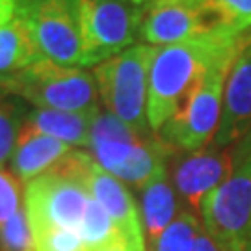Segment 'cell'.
Wrapping results in <instances>:
<instances>
[{
    "instance_id": "30bf717a",
    "label": "cell",
    "mask_w": 251,
    "mask_h": 251,
    "mask_svg": "<svg viewBox=\"0 0 251 251\" xmlns=\"http://www.w3.org/2000/svg\"><path fill=\"white\" fill-rule=\"evenodd\" d=\"M52 170L80 179L86 184L91 198L112 218L114 225L119 229V233L126 242L145 248L144 229L134 198L125 188V184L112 173L102 170L93 156L82 151H71Z\"/></svg>"
},
{
    "instance_id": "ffe728a7",
    "label": "cell",
    "mask_w": 251,
    "mask_h": 251,
    "mask_svg": "<svg viewBox=\"0 0 251 251\" xmlns=\"http://www.w3.org/2000/svg\"><path fill=\"white\" fill-rule=\"evenodd\" d=\"M201 225L192 212H180L151 244V251H192L201 234Z\"/></svg>"
},
{
    "instance_id": "4fadbf2b",
    "label": "cell",
    "mask_w": 251,
    "mask_h": 251,
    "mask_svg": "<svg viewBox=\"0 0 251 251\" xmlns=\"http://www.w3.org/2000/svg\"><path fill=\"white\" fill-rule=\"evenodd\" d=\"M233 170V152L210 145L182 158L175 168L173 180L188 206L199 210L201 201L229 179Z\"/></svg>"
},
{
    "instance_id": "484cf974",
    "label": "cell",
    "mask_w": 251,
    "mask_h": 251,
    "mask_svg": "<svg viewBox=\"0 0 251 251\" xmlns=\"http://www.w3.org/2000/svg\"><path fill=\"white\" fill-rule=\"evenodd\" d=\"M19 8H21V0H0V26L15 17Z\"/></svg>"
},
{
    "instance_id": "5bb4252c",
    "label": "cell",
    "mask_w": 251,
    "mask_h": 251,
    "mask_svg": "<svg viewBox=\"0 0 251 251\" xmlns=\"http://www.w3.org/2000/svg\"><path fill=\"white\" fill-rule=\"evenodd\" d=\"M69 152H71V145L36 130L25 117L9 164L15 177L28 184L30 180L37 179L39 175L52 170Z\"/></svg>"
},
{
    "instance_id": "6da1fadb",
    "label": "cell",
    "mask_w": 251,
    "mask_h": 251,
    "mask_svg": "<svg viewBox=\"0 0 251 251\" xmlns=\"http://www.w3.org/2000/svg\"><path fill=\"white\" fill-rule=\"evenodd\" d=\"M251 37L208 36L179 45L156 47L149 69L147 119L158 132L188 102L205 71L222 58H238Z\"/></svg>"
},
{
    "instance_id": "7a4b0ae2",
    "label": "cell",
    "mask_w": 251,
    "mask_h": 251,
    "mask_svg": "<svg viewBox=\"0 0 251 251\" xmlns=\"http://www.w3.org/2000/svg\"><path fill=\"white\" fill-rule=\"evenodd\" d=\"M90 147L102 170L140 190L166 173L171 151L160 138L136 132L110 112H99L93 119Z\"/></svg>"
},
{
    "instance_id": "603a6c76",
    "label": "cell",
    "mask_w": 251,
    "mask_h": 251,
    "mask_svg": "<svg viewBox=\"0 0 251 251\" xmlns=\"http://www.w3.org/2000/svg\"><path fill=\"white\" fill-rule=\"evenodd\" d=\"M32 236L36 251H86L80 233L73 229H39L32 231Z\"/></svg>"
},
{
    "instance_id": "8992f818",
    "label": "cell",
    "mask_w": 251,
    "mask_h": 251,
    "mask_svg": "<svg viewBox=\"0 0 251 251\" xmlns=\"http://www.w3.org/2000/svg\"><path fill=\"white\" fill-rule=\"evenodd\" d=\"M144 9L134 0H78L82 65L100 63L132 47L140 36Z\"/></svg>"
},
{
    "instance_id": "8fae6325",
    "label": "cell",
    "mask_w": 251,
    "mask_h": 251,
    "mask_svg": "<svg viewBox=\"0 0 251 251\" xmlns=\"http://www.w3.org/2000/svg\"><path fill=\"white\" fill-rule=\"evenodd\" d=\"M216 36L199 0H152L145 4L140 39L145 45L168 47Z\"/></svg>"
},
{
    "instance_id": "44dd1931",
    "label": "cell",
    "mask_w": 251,
    "mask_h": 251,
    "mask_svg": "<svg viewBox=\"0 0 251 251\" xmlns=\"http://www.w3.org/2000/svg\"><path fill=\"white\" fill-rule=\"evenodd\" d=\"M25 117L19 104L0 99V168L11 160Z\"/></svg>"
},
{
    "instance_id": "4dcf8cb0",
    "label": "cell",
    "mask_w": 251,
    "mask_h": 251,
    "mask_svg": "<svg viewBox=\"0 0 251 251\" xmlns=\"http://www.w3.org/2000/svg\"><path fill=\"white\" fill-rule=\"evenodd\" d=\"M250 45H251V43H250Z\"/></svg>"
},
{
    "instance_id": "7c38bea8",
    "label": "cell",
    "mask_w": 251,
    "mask_h": 251,
    "mask_svg": "<svg viewBox=\"0 0 251 251\" xmlns=\"http://www.w3.org/2000/svg\"><path fill=\"white\" fill-rule=\"evenodd\" d=\"M251 130V45H248L229 69L224 90L220 125L212 147L225 149L238 144Z\"/></svg>"
},
{
    "instance_id": "9a60e30c",
    "label": "cell",
    "mask_w": 251,
    "mask_h": 251,
    "mask_svg": "<svg viewBox=\"0 0 251 251\" xmlns=\"http://www.w3.org/2000/svg\"><path fill=\"white\" fill-rule=\"evenodd\" d=\"M41 58L26 19L15 15L0 26V86Z\"/></svg>"
},
{
    "instance_id": "277c9868",
    "label": "cell",
    "mask_w": 251,
    "mask_h": 251,
    "mask_svg": "<svg viewBox=\"0 0 251 251\" xmlns=\"http://www.w3.org/2000/svg\"><path fill=\"white\" fill-rule=\"evenodd\" d=\"M0 90L19 95L37 108L99 112V91L93 75L80 67L58 65L43 56L0 86Z\"/></svg>"
},
{
    "instance_id": "f1b7e54d",
    "label": "cell",
    "mask_w": 251,
    "mask_h": 251,
    "mask_svg": "<svg viewBox=\"0 0 251 251\" xmlns=\"http://www.w3.org/2000/svg\"><path fill=\"white\" fill-rule=\"evenodd\" d=\"M234 251H251V238H248L246 242H242Z\"/></svg>"
},
{
    "instance_id": "ac0fdd59",
    "label": "cell",
    "mask_w": 251,
    "mask_h": 251,
    "mask_svg": "<svg viewBox=\"0 0 251 251\" xmlns=\"http://www.w3.org/2000/svg\"><path fill=\"white\" fill-rule=\"evenodd\" d=\"M216 36L251 37V0H199Z\"/></svg>"
},
{
    "instance_id": "2e32d148",
    "label": "cell",
    "mask_w": 251,
    "mask_h": 251,
    "mask_svg": "<svg viewBox=\"0 0 251 251\" xmlns=\"http://www.w3.org/2000/svg\"><path fill=\"white\" fill-rule=\"evenodd\" d=\"M99 112H63L50 108H37L26 114V121L36 130L52 136L67 145L90 147L91 126Z\"/></svg>"
},
{
    "instance_id": "f546056e",
    "label": "cell",
    "mask_w": 251,
    "mask_h": 251,
    "mask_svg": "<svg viewBox=\"0 0 251 251\" xmlns=\"http://www.w3.org/2000/svg\"><path fill=\"white\" fill-rule=\"evenodd\" d=\"M134 2H138V4H149V2H152V0H134Z\"/></svg>"
},
{
    "instance_id": "4316f807",
    "label": "cell",
    "mask_w": 251,
    "mask_h": 251,
    "mask_svg": "<svg viewBox=\"0 0 251 251\" xmlns=\"http://www.w3.org/2000/svg\"><path fill=\"white\" fill-rule=\"evenodd\" d=\"M192 251H224V248L216 242L206 231H201V234L198 236V240L194 244V250Z\"/></svg>"
},
{
    "instance_id": "7402d4cb",
    "label": "cell",
    "mask_w": 251,
    "mask_h": 251,
    "mask_svg": "<svg viewBox=\"0 0 251 251\" xmlns=\"http://www.w3.org/2000/svg\"><path fill=\"white\" fill-rule=\"evenodd\" d=\"M0 251H36L25 206L0 227Z\"/></svg>"
},
{
    "instance_id": "5b68a950",
    "label": "cell",
    "mask_w": 251,
    "mask_h": 251,
    "mask_svg": "<svg viewBox=\"0 0 251 251\" xmlns=\"http://www.w3.org/2000/svg\"><path fill=\"white\" fill-rule=\"evenodd\" d=\"M234 60L236 58H222L206 69L184 108L158 130V138L164 144L190 152L205 149L208 142L212 144L222 117L225 80Z\"/></svg>"
},
{
    "instance_id": "52a82bcc",
    "label": "cell",
    "mask_w": 251,
    "mask_h": 251,
    "mask_svg": "<svg viewBox=\"0 0 251 251\" xmlns=\"http://www.w3.org/2000/svg\"><path fill=\"white\" fill-rule=\"evenodd\" d=\"M17 15L26 19L43 58L58 65L82 67L78 0H21Z\"/></svg>"
},
{
    "instance_id": "ba28073f",
    "label": "cell",
    "mask_w": 251,
    "mask_h": 251,
    "mask_svg": "<svg viewBox=\"0 0 251 251\" xmlns=\"http://www.w3.org/2000/svg\"><path fill=\"white\" fill-rule=\"evenodd\" d=\"M90 198V192L80 179L58 170H49L25 186V210L30 229L60 227L80 233Z\"/></svg>"
},
{
    "instance_id": "83f0119b",
    "label": "cell",
    "mask_w": 251,
    "mask_h": 251,
    "mask_svg": "<svg viewBox=\"0 0 251 251\" xmlns=\"http://www.w3.org/2000/svg\"><path fill=\"white\" fill-rule=\"evenodd\" d=\"M106 251H145V248H140V246H132L128 242H119L116 244L114 248H110Z\"/></svg>"
},
{
    "instance_id": "d6986e66",
    "label": "cell",
    "mask_w": 251,
    "mask_h": 251,
    "mask_svg": "<svg viewBox=\"0 0 251 251\" xmlns=\"http://www.w3.org/2000/svg\"><path fill=\"white\" fill-rule=\"evenodd\" d=\"M80 236L84 240L86 251H106L114 248L116 244L126 242L119 233V229L114 225L112 218L106 214V210L93 198H90L84 212Z\"/></svg>"
},
{
    "instance_id": "cb8c5ba5",
    "label": "cell",
    "mask_w": 251,
    "mask_h": 251,
    "mask_svg": "<svg viewBox=\"0 0 251 251\" xmlns=\"http://www.w3.org/2000/svg\"><path fill=\"white\" fill-rule=\"evenodd\" d=\"M21 192L17 180L0 170V227L21 208Z\"/></svg>"
},
{
    "instance_id": "3957f363",
    "label": "cell",
    "mask_w": 251,
    "mask_h": 251,
    "mask_svg": "<svg viewBox=\"0 0 251 251\" xmlns=\"http://www.w3.org/2000/svg\"><path fill=\"white\" fill-rule=\"evenodd\" d=\"M154 49L151 45H132L117 56L97 63L93 78L106 108L125 125L140 134H151L147 119L149 69Z\"/></svg>"
},
{
    "instance_id": "e0dca14e",
    "label": "cell",
    "mask_w": 251,
    "mask_h": 251,
    "mask_svg": "<svg viewBox=\"0 0 251 251\" xmlns=\"http://www.w3.org/2000/svg\"><path fill=\"white\" fill-rule=\"evenodd\" d=\"M175 214H177L175 192L171 188L168 175L164 173L142 188V216H144L147 240L151 244L154 242L175 220Z\"/></svg>"
},
{
    "instance_id": "9c48e42d",
    "label": "cell",
    "mask_w": 251,
    "mask_h": 251,
    "mask_svg": "<svg viewBox=\"0 0 251 251\" xmlns=\"http://www.w3.org/2000/svg\"><path fill=\"white\" fill-rule=\"evenodd\" d=\"M199 212L205 231L224 251H234L251 238V158L201 201Z\"/></svg>"
},
{
    "instance_id": "d4e9b609",
    "label": "cell",
    "mask_w": 251,
    "mask_h": 251,
    "mask_svg": "<svg viewBox=\"0 0 251 251\" xmlns=\"http://www.w3.org/2000/svg\"><path fill=\"white\" fill-rule=\"evenodd\" d=\"M248 158H251V130L244 136L233 149V166L236 168V166H240Z\"/></svg>"
}]
</instances>
